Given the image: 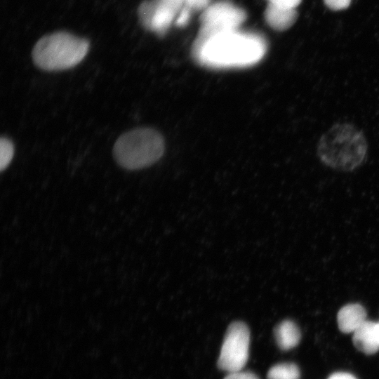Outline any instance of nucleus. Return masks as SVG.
Masks as SVG:
<instances>
[{
	"mask_svg": "<svg viewBox=\"0 0 379 379\" xmlns=\"http://www.w3.org/2000/svg\"><path fill=\"white\" fill-rule=\"evenodd\" d=\"M375 333L377 338V340L379 343V322H375Z\"/></svg>",
	"mask_w": 379,
	"mask_h": 379,
	"instance_id": "nucleus-21",
	"label": "nucleus"
},
{
	"mask_svg": "<svg viewBox=\"0 0 379 379\" xmlns=\"http://www.w3.org/2000/svg\"><path fill=\"white\" fill-rule=\"evenodd\" d=\"M375 322L366 320L352 333L354 347L366 354H373L379 350V343L375 333Z\"/></svg>",
	"mask_w": 379,
	"mask_h": 379,
	"instance_id": "nucleus-9",
	"label": "nucleus"
},
{
	"mask_svg": "<svg viewBox=\"0 0 379 379\" xmlns=\"http://www.w3.org/2000/svg\"><path fill=\"white\" fill-rule=\"evenodd\" d=\"M368 144L363 132L347 123L333 125L319 140L317 154L328 167L352 171L364 161Z\"/></svg>",
	"mask_w": 379,
	"mask_h": 379,
	"instance_id": "nucleus-2",
	"label": "nucleus"
},
{
	"mask_svg": "<svg viewBox=\"0 0 379 379\" xmlns=\"http://www.w3.org/2000/svg\"><path fill=\"white\" fill-rule=\"evenodd\" d=\"M265 17L271 27L276 30L283 31L294 24L297 18V12L295 8L269 3L265 11Z\"/></svg>",
	"mask_w": 379,
	"mask_h": 379,
	"instance_id": "nucleus-10",
	"label": "nucleus"
},
{
	"mask_svg": "<svg viewBox=\"0 0 379 379\" xmlns=\"http://www.w3.org/2000/svg\"><path fill=\"white\" fill-rule=\"evenodd\" d=\"M172 10H173L176 13L180 12L182 8V5L184 0H159Z\"/></svg>",
	"mask_w": 379,
	"mask_h": 379,
	"instance_id": "nucleus-18",
	"label": "nucleus"
},
{
	"mask_svg": "<svg viewBox=\"0 0 379 379\" xmlns=\"http://www.w3.org/2000/svg\"><path fill=\"white\" fill-rule=\"evenodd\" d=\"M270 3L276 4L277 6L295 8L300 2L301 0H269Z\"/></svg>",
	"mask_w": 379,
	"mask_h": 379,
	"instance_id": "nucleus-19",
	"label": "nucleus"
},
{
	"mask_svg": "<svg viewBox=\"0 0 379 379\" xmlns=\"http://www.w3.org/2000/svg\"><path fill=\"white\" fill-rule=\"evenodd\" d=\"M185 1V0H184ZM185 3V2H184Z\"/></svg>",
	"mask_w": 379,
	"mask_h": 379,
	"instance_id": "nucleus-22",
	"label": "nucleus"
},
{
	"mask_svg": "<svg viewBox=\"0 0 379 379\" xmlns=\"http://www.w3.org/2000/svg\"><path fill=\"white\" fill-rule=\"evenodd\" d=\"M88 49L87 40L68 32H58L41 37L34 46L32 55L40 69L58 71L78 65Z\"/></svg>",
	"mask_w": 379,
	"mask_h": 379,
	"instance_id": "nucleus-3",
	"label": "nucleus"
},
{
	"mask_svg": "<svg viewBox=\"0 0 379 379\" xmlns=\"http://www.w3.org/2000/svg\"><path fill=\"white\" fill-rule=\"evenodd\" d=\"M324 1L329 8L338 11L347 8L351 0H324Z\"/></svg>",
	"mask_w": 379,
	"mask_h": 379,
	"instance_id": "nucleus-14",
	"label": "nucleus"
},
{
	"mask_svg": "<svg viewBox=\"0 0 379 379\" xmlns=\"http://www.w3.org/2000/svg\"><path fill=\"white\" fill-rule=\"evenodd\" d=\"M245 19L244 11L230 4L222 2L208 6L200 17L201 25L194 44L201 43L221 32L237 29Z\"/></svg>",
	"mask_w": 379,
	"mask_h": 379,
	"instance_id": "nucleus-6",
	"label": "nucleus"
},
{
	"mask_svg": "<svg viewBox=\"0 0 379 379\" xmlns=\"http://www.w3.org/2000/svg\"><path fill=\"white\" fill-rule=\"evenodd\" d=\"M250 331L241 321L228 326L218 360V368L229 373L242 371L248 359Z\"/></svg>",
	"mask_w": 379,
	"mask_h": 379,
	"instance_id": "nucleus-5",
	"label": "nucleus"
},
{
	"mask_svg": "<svg viewBox=\"0 0 379 379\" xmlns=\"http://www.w3.org/2000/svg\"><path fill=\"white\" fill-rule=\"evenodd\" d=\"M277 346L281 350H289L296 347L301 339V332L297 324L290 319L281 321L274 329Z\"/></svg>",
	"mask_w": 379,
	"mask_h": 379,
	"instance_id": "nucleus-11",
	"label": "nucleus"
},
{
	"mask_svg": "<svg viewBox=\"0 0 379 379\" xmlns=\"http://www.w3.org/2000/svg\"><path fill=\"white\" fill-rule=\"evenodd\" d=\"M210 0H185V6L190 9L196 10L206 9L208 7Z\"/></svg>",
	"mask_w": 379,
	"mask_h": 379,
	"instance_id": "nucleus-16",
	"label": "nucleus"
},
{
	"mask_svg": "<svg viewBox=\"0 0 379 379\" xmlns=\"http://www.w3.org/2000/svg\"><path fill=\"white\" fill-rule=\"evenodd\" d=\"M14 154V147L12 142L7 138L2 137L0 140V168L6 169L11 163Z\"/></svg>",
	"mask_w": 379,
	"mask_h": 379,
	"instance_id": "nucleus-13",
	"label": "nucleus"
},
{
	"mask_svg": "<svg viewBox=\"0 0 379 379\" xmlns=\"http://www.w3.org/2000/svg\"><path fill=\"white\" fill-rule=\"evenodd\" d=\"M265 39L237 29L217 34L194 44L192 54L201 65L211 68L244 67L258 63L265 55Z\"/></svg>",
	"mask_w": 379,
	"mask_h": 379,
	"instance_id": "nucleus-1",
	"label": "nucleus"
},
{
	"mask_svg": "<svg viewBox=\"0 0 379 379\" xmlns=\"http://www.w3.org/2000/svg\"><path fill=\"white\" fill-rule=\"evenodd\" d=\"M190 18V8L187 6L183 7L179 13L178 17L176 20V25L178 26H183L187 24Z\"/></svg>",
	"mask_w": 379,
	"mask_h": 379,
	"instance_id": "nucleus-17",
	"label": "nucleus"
},
{
	"mask_svg": "<svg viewBox=\"0 0 379 379\" xmlns=\"http://www.w3.org/2000/svg\"><path fill=\"white\" fill-rule=\"evenodd\" d=\"M177 13L159 0L143 1L138 8L141 24L147 29L163 35Z\"/></svg>",
	"mask_w": 379,
	"mask_h": 379,
	"instance_id": "nucleus-7",
	"label": "nucleus"
},
{
	"mask_svg": "<svg viewBox=\"0 0 379 379\" xmlns=\"http://www.w3.org/2000/svg\"><path fill=\"white\" fill-rule=\"evenodd\" d=\"M164 150V142L159 133L149 128H138L118 138L113 155L123 168L138 170L154 164Z\"/></svg>",
	"mask_w": 379,
	"mask_h": 379,
	"instance_id": "nucleus-4",
	"label": "nucleus"
},
{
	"mask_svg": "<svg viewBox=\"0 0 379 379\" xmlns=\"http://www.w3.org/2000/svg\"><path fill=\"white\" fill-rule=\"evenodd\" d=\"M366 320V310L359 303H350L343 306L337 314L338 328L345 333H353Z\"/></svg>",
	"mask_w": 379,
	"mask_h": 379,
	"instance_id": "nucleus-8",
	"label": "nucleus"
},
{
	"mask_svg": "<svg viewBox=\"0 0 379 379\" xmlns=\"http://www.w3.org/2000/svg\"><path fill=\"white\" fill-rule=\"evenodd\" d=\"M300 371L293 363H281L272 366L267 374V379H300Z\"/></svg>",
	"mask_w": 379,
	"mask_h": 379,
	"instance_id": "nucleus-12",
	"label": "nucleus"
},
{
	"mask_svg": "<svg viewBox=\"0 0 379 379\" xmlns=\"http://www.w3.org/2000/svg\"><path fill=\"white\" fill-rule=\"evenodd\" d=\"M224 379H259L258 377L251 371H237L229 373Z\"/></svg>",
	"mask_w": 379,
	"mask_h": 379,
	"instance_id": "nucleus-15",
	"label": "nucleus"
},
{
	"mask_svg": "<svg viewBox=\"0 0 379 379\" xmlns=\"http://www.w3.org/2000/svg\"><path fill=\"white\" fill-rule=\"evenodd\" d=\"M327 379H357L354 375L347 372H335L331 374Z\"/></svg>",
	"mask_w": 379,
	"mask_h": 379,
	"instance_id": "nucleus-20",
	"label": "nucleus"
}]
</instances>
